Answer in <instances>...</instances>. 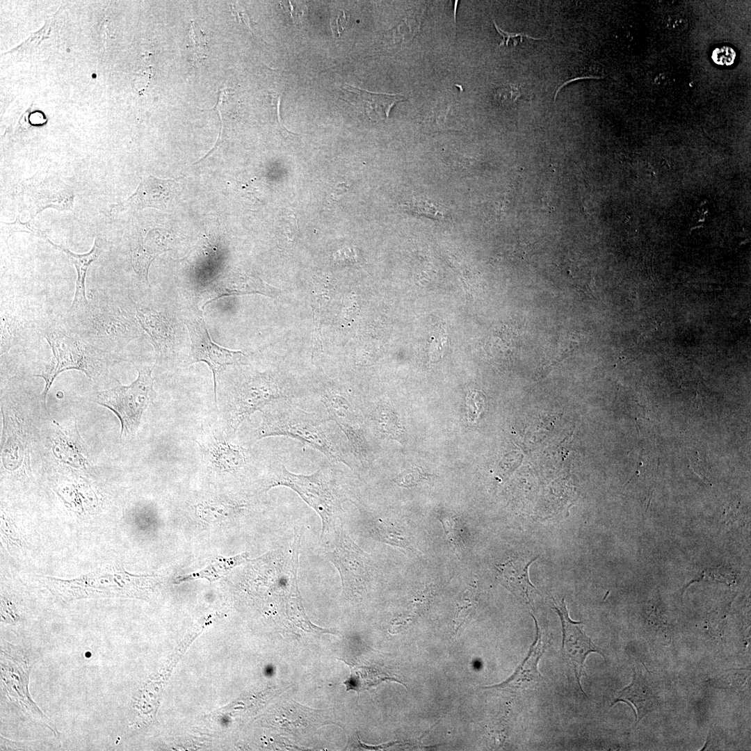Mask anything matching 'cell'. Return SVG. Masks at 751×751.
Returning <instances> with one entry per match:
<instances>
[{
	"mask_svg": "<svg viewBox=\"0 0 751 751\" xmlns=\"http://www.w3.org/2000/svg\"><path fill=\"white\" fill-rule=\"evenodd\" d=\"M31 322L22 309L15 303L3 302L1 306V354L15 345L25 343L31 331Z\"/></svg>",
	"mask_w": 751,
	"mask_h": 751,
	"instance_id": "cell-17",
	"label": "cell"
},
{
	"mask_svg": "<svg viewBox=\"0 0 751 751\" xmlns=\"http://www.w3.org/2000/svg\"><path fill=\"white\" fill-rule=\"evenodd\" d=\"M1 236L3 238L5 243L8 246V238L15 232H24L30 234H33L38 236H42V233L40 231L32 227L29 222L22 223L19 221L17 217L16 220L12 223H6L1 222Z\"/></svg>",
	"mask_w": 751,
	"mask_h": 751,
	"instance_id": "cell-33",
	"label": "cell"
},
{
	"mask_svg": "<svg viewBox=\"0 0 751 751\" xmlns=\"http://www.w3.org/2000/svg\"><path fill=\"white\" fill-rule=\"evenodd\" d=\"M291 396L273 374L259 373L249 377L227 397L224 409L225 431L230 436L234 435L255 412H261L270 403Z\"/></svg>",
	"mask_w": 751,
	"mask_h": 751,
	"instance_id": "cell-6",
	"label": "cell"
},
{
	"mask_svg": "<svg viewBox=\"0 0 751 751\" xmlns=\"http://www.w3.org/2000/svg\"><path fill=\"white\" fill-rule=\"evenodd\" d=\"M659 699L654 682L640 672L634 670L632 681L619 692L613 704L620 701L631 702L637 711V724L644 716L659 707Z\"/></svg>",
	"mask_w": 751,
	"mask_h": 751,
	"instance_id": "cell-16",
	"label": "cell"
},
{
	"mask_svg": "<svg viewBox=\"0 0 751 751\" xmlns=\"http://www.w3.org/2000/svg\"><path fill=\"white\" fill-rule=\"evenodd\" d=\"M277 486L287 487L319 515L322 522L321 538L326 535L337 523L347 500L344 487L330 465H322L309 475L289 471L281 463L269 466L266 490Z\"/></svg>",
	"mask_w": 751,
	"mask_h": 751,
	"instance_id": "cell-2",
	"label": "cell"
},
{
	"mask_svg": "<svg viewBox=\"0 0 751 751\" xmlns=\"http://www.w3.org/2000/svg\"><path fill=\"white\" fill-rule=\"evenodd\" d=\"M21 202L31 218L51 207L58 211H70L74 193L59 177L48 172L37 173L22 183Z\"/></svg>",
	"mask_w": 751,
	"mask_h": 751,
	"instance_id": "cell-10",
	"label": "cell"
},
{
	"mask_svg": "<svg viewBox=\"0 0 751 751\" xmlns=\"http://www.w3.org/2000/svg\"><path fill=\"white\" fill-rule=\"evenodd\" d=\"M173 185L172 180L148 176L143 179L136 192L124 204L136 209L146 207L163 209L172 196Z\"/></svg>",
	"mask_w": 751,
	"mask_h": 751,
	"instance_id": "cell-18",
	"label": "cell"
},
{
	"mask_svg": "<svg viewBox=\"0 0 751 751\" xmlns=\"http://www.w3.org/2000/svg\"><path fill=\"white\" fill-rule=\"evenodd\" d=\"M385 679L398 681L373 668L360 666L353 670L350 678L345 682V684L347 691L353 689L359 693L362 691L376 686Z\"/></svg>",
	"mask_w": 751,
	"mask_h": 751,
	"instance_id": "cell-29",
	"label": "cell"
},
{
	"mask_svg": "<svg viewBox=\"0 0 751 751\" xmlns=\"http://www.w3.org/2000/svg\"><path fill=\"white\" fill-rule=\"evenodd\" d=\"M341 89L345 101L376 122L387 119L392 107L405 99L401 94L371 92L347 83H344Z\"/></svg>",
	"mask_w": 751,
	"mask_h": 751,
	"instance_id": "cell-14",
	"label": "cell"
},
{
	"mask_svg": "<svg viewBox=\"0 0 751 751\" xmlns=\"http://www.w3.org/2000/svg\"><path fill=\"white\" fill-rule=\"evenodd\" d=\"M186 49L188 60L194 67H198L207 57L208 40L203 31L191 21L188 31Z\"/></svg>",
	"mask_w": 751,
	"mask_h": 751,
	"instance_id": "cell-30",
	"label": "cell"
},
{
	"mask_svg": "<svg viewBox=\"0 0 751 751\" xmlns=\"http://www.w3.org/2000/svg\"><path fill=\"white\" fill-rule=\"evenodd\" d=\"M137 370L138 378L130 385H123L116 380L112 388L96 393V403L111 410L118 418L120 441L129 439L137 433L144 411L156 396L152 376L153 368L137 367Z\"/></svg>",
	"mask_w": 751,
	"mask_h": 751,
	"instance_id": "cell-5",
	"label": "cell"
},
{
	"mask_svg": "<svg viewBox=\"0 0 751 751\" xmlns=\"http://www.w3.org/2000/svg\"><path fill=\"white\" fill-rule=\"evenodd\" d=\"M243 505L222 499H206L195 506L197 516L207 522L225 520L239 512Z\"/></svg>",
	"mask_w": 751,
	"mask_h": 751,
	"instance_id": "cell-25",
	"label": "cell"
},
{
	"mask_svg": "<svg viewBox=\"0 0 751 751\" xmlns=\"http://www.w3.org/2000/svg\"><path fill=\"white\" fill-rule=\"evenodd\" d=\"M217 300L223 296L259 293L270 297H275L279 290L263 282L261 280L246 275L232 274L216 282L213 287Z\"/></svg>",
	"mask_w": 751,
	"mask_h": 751,
	"instance_id": "cell-23",
	"label": "cell"
},
{
	"mask_svg": "<svg viewBox=\"0 0 751 751\" xmlns=\"http://www.w3.org/2000/svg\"><path fill=\"white\" fill-rule=\"evenodd\" d=\"M260 423L254 439L260 440L273 436L288 437L323 453L331 462H342L353 468L352 453L347 442L316 412L281 399L266 406L261 411Z\"/></svg>",
	"mask_w": 751,
	"mask_h": 751,
	"instance_id": "cell-1",
	"label": "cell"
},
{
	"mask_svg": "<svg viewBox=\"0 0 751 751\" xmlns=\"http://www.w3.org/2000/svg\"><path fill=\"white\" fill-rule=\"evenodd\" d=\"M673 19H674V20H673V24H677V23L678 22H681V24H682V23H683V24H686V21H685V20H684V19H682L681 17H675V18H674ZM675 27H676V29H684V28H685V26H681V24H679V25H675V26H673V28H675Z\"/></svg>",
	"mask_w": 751,
	"mask_h": 751,
	"instance_id": "cell-40",
	"label": "cell"
},
{
	"mask_svg": "<svg viewBox=\"0 0 751 751\" xmlns=\"http://www.w3.org/2000/svg\"><path fill=\"white\" fill-rule=\"evenodd\" d=\"M47 241L56 248L65 254L76 270L77 277L74 296L68 312L78 311L87 307L90 302L86 296V277L90 265L99 257L103 250V241L96 237L92 249L84 254L74 253L63 246L53 243L49 239Z\"/></svg>",
	"mask_w": 751,
	"mask_h": 751,
	"instance_id": "cell-19",
	"label": "cell"
},
{
	"mask_svg": "<svg viewBox=\"0 0 751 751\" xmlns=\"http://www.w3.org/2000/svg\"><path fill=\"white\" fill-rule=\"evenodd\" d=\"M320 541L324 543L326 556L339 571L343 594L349 597L356 595L366 581L367 554L354 542L341 523H337Z\"/></svg>",
	"mask_w": 751,
	"mask_h": 751,
	"instance_id": "cell-7",
	"label": "cell"
},
{
	"mask_svg": "<svg viewBox=\"0 0 751 751\" xmlns=\"http://www.w3.org/2000/svg\"><path fill=\"white\" fill-rule=\"evenodd\" d=\"M60 428L57 432L54 440L56 447L55 453L58 458L69 465L86 467L88 463L86 452L83 449V441L76 429V423H73L66 428L58 425Z\"/></svg>",
	"mask_w": 751,
	"mask_h": 751,
	"instance_id": "cell-24",
	"label": "cell"
},
{
	"mask_svg": "<svg viewBox=\"0 0 751 751\" xmlns=\"http://www.w3.org/2000/svg\"><path fill=\"white\" fill-rule=\"evenodd\" d=\"M347 188L348 186H346L344 183L339 184L333 191L332 197L334 199L337 198L339 195L344 194L346 191Z\"/></svg>",
	"mask_w": 751,
	"mask_h": 751,
	"instance_id": "cell-37",
	"label": "cell"
},
{
	"mask_svg": "<svg viewBox=\"0 0 751 751\" xmlns=\"http://www.w3.org/2000/svg\"><path fill=\"white\" fill-rule=\"evenodd\" d=\"M29 660L19 647L8 642L1 644V678L8 697L33 720L45 724L55 734L54 724L40 709L29 691Z\"/></svg>",
	"mask_w": 751,
	"mask_h": 751,
	"instance_id": "cell-8",
	"label": "cell"
},
{
	"mask_svg": "<svg viewBox=\"0 0 751 751\" xmlns=\"http://www.w3.org/2000/svg\"><path fill=\"white\" fill-rule=\"evenodd\" d=\"M44 336L54 355L41 373L35 375L42 378L45 382L42 392L45 405L48 391L54 379L61 372L77 369L90 379L97 380L106 371L109 365L119 360L113 353L103 351L61 329L46 330Z\"/></svg>",
	"mask_w": 751,
	"mask_h": 751,
	"instance_id": "cell-3",
	"label": "cell"
},
{
	"mask_svg": "<svg viewBox=\"0 0 751 751\" xmlns=\"http://www.w3.org/2000/svg\"><path fill=\"white\" fill-rule=\"evenodd\" d=\"M334 20H335V24H336L335 26L337 28V31H338V33L339 35L340 34L339 26H341L343 29H344L343 24L341 23V21L342 22L345 21V15H344V13L343 14L342 16H341V15H339V14H337V17L335 18Z\"/></svg>",
	"mask_w": 751,
	"mask_h": 751,
	"instance_id": "cell-38",
	"label": "cell"
},
{
	"mask_svg": "<svg viewBox=\"0 0 751 751\" xmlns=\"http://www.w3.org/2000/svg\"><path fill=\"white\" fill-rule=\"evenodd\" d=\"M190 337L191 362H202L211 369L213 379L215 407L217 405V376L227 366L244 364L247 355L240 350H232L214 343L207 330L202 313L193 309L184 316Z\"/></svg>",
	"mask_w": 751,
	"mask_h": 751,
	"instance_id": "cell-9",
	"label": "cell"
},
{
	"mask_svg": "<svg viewBox=\"0 0 751 751\" xmlns=\"http://www.w3.org/2000/svg\"><path fill=\"white\" fill-rule=\"evenodd\" d=\"M248 554L244 552L233 557H218L202 570L177 578V581H190L204 578L209 581L216 580L236 566L248 560Z\"/></svg>",
	"mask_w": 751,
	"mask_h": 751,
	"instance_id": "cell-26",
	"label": "cell"
},
{
	"mask_svg": "<svg viewBox=\"0 0 751 751\" xmlns=\"http://www.w3.org/2000/svg\"><path fill=\"white\" fill-rule=\"evenodd\" d=\"M536 557H515L496 565L501 583L517 597L529 604L536 588L528 577V567Z\"/></svg>",
	"mask_w": 751,
	"mask_h": 751,
	"instance_id": "cell-15",
	"label": "cell"
},
{
	"mask_svg": "<svg viewBox=\"0 0 751 751\" xmlns=\"http://www.w3.org/2000/svg\"><path fill=\"white\" fill-rule=\"evenodd\" d=\"M554 610L558 614L562 624L563 661L574 671L579 685L580 678L585 675L584 661L590 652H597L604 656L602 649L595 645L583 630L581 622L572 621L568 615L564 598L554 600Z\"/></svg>",
	"mask_w": 751,
	"mask_h": 751,
	"instance_id": "cell-13",
	"label": "cell"
},
{
	"mask_svg": "<svg viewBox=\"0 0 751 751\" xmlns=\"http://www.w3.org/2000/svg\"><path fill=\"white\" fill-rule=\"evenodd\" d=\"M321 400L328 414V419L335 422L346 436L352 454L361 461L367 460L369 446L350 398L338 389L325 387L321 392Z\"/></svg>",
	"mask_w": 751,
	"mask_h": 751,
	"instance_id": "cell-12",
	"label": "cell"
},
{
	"mask_svg": "<svg viewBox=\"0 0 751 751\" xmlns=\"http://www.w3.org/2000/svg\"><path fill=\"white\" fill-rule=\"evenodd\" d=\"M599 79V78H596V77H592V76H584V77H578V78H576V79H572V80L567 81V82H565V83L564 84H563V85H562V86H560V88H558V89L557 90H556V94H555V96H554V101H555V100H556V96H557V94H558V91H559V90H560V89H561V88H562L563 87V86H565V85H567V83H570V82H572V81H576V80H579V79Z\"/></svg>",
	"mask_w": 751,
	"mask_h": 751,
	"instance_id": "cell-39",
	"label": "cell"
},
{
	"mask_svg": "<svg viewBox=\"0 0 751 751\" xmlns=\"http://www.w3.org/2000/svg\"><path fill=\"white\" fill-rule=\"evenodd\" d=\"M483 394L476 391H469L466 398L467 417L469 421H474L481 414L484 404Z\"/></svg>",
	"mask_w": 751,
	"mask_h": 751,
	"instance_id": "cell-34",
	"label": "cell"
},
{
	"mask_svg": "<svg viewBox=\"0 0 751 751\" xmlns=\"http://www.w3.org/2000/svg\"><path fill=\"white\" fill-rule=\"evenodd\" d=\"M371 533L378 540L388 544L401 549H413L405 529L399 523L380 519L372 526Z\"/></svg>",
	"mask_w": 751,
	"mask_h": 751,
	"instance_id": "cell-27",
	"label": "cell"
},
{
	"mask_svg": "<svg viewBox=\"0 0 751 751\" xmlns=\"http://www.w3.org/2000/svg\"><path fill=\"white\" fill-rule=\"evenodd\" d=\"M136 318L154 346L156 362L163 359L172 341L170 323L161 312L136 307Z\"/></svg>",
	"mask_w": 751,
	"mask_h": 751,
	"instance_id": "cell-21",
	"label": "cell"
},
{
	"mask_svg": "<svg viewBox=\"0 0 751 751\" xmlns=\"http://www.w3.org/2000/svg\"><path fill=\"white\" fill-rule=\"evenodd\" d=\"M370 416L376 429L380 433L391 438L399 437L400 428L397 418L388 403L382 402L376 404Z\"/></svg>",
	"mask_w": 751,
	"mask_h": 751,
	"instance_id": "cell-28",
	"label": "cell"
},
{
	"mask_svg": "<svg viewBox=\"0 0 751 751\" xmlns=\"http://www.w3.org/2000/svg\"><path fill=\"white\" fill-rule=\"evenodd\" d=\"M67 314V323L74 335L107 353L120 349L140 333L134 318L113 305L90 303Z\"/></svg>",
	"mask_w": 751,
	"mask_h": 751,
	"instance_id": "cell-4",
	"label": "cell"
},
{
	"mask_svg": "<svg viewBox=\"0 0 751 751\" xmlns=\"http://www.w3.org/2000/svg\"><path fill=\"white\" fill-rule=\"evenodd\" d=\"M535 622L537 628L538 642L533 643L528 654L522 663L519 665L515 673L506 681L500 684L485 687V688H496L519 691L533 688L540 684L542 677L538 670V663L542 653V643L541 633L535 620Z\"/></svg>",
	"mask_w": 751,
	"mask_h": 751,
	"instance_id": "cell-20",
	"label": "cell"
},
{
	"mask_svg": "<svg viewBox=\"0 0 751 751\" xmlns=\"http://www.w3.org/2000/svg\"><path fill=\"white\" fill-rule=\"evenodd\" d=\"M405 209L414 213L433 219L446 218V213L439 205L421 199L413 200L405 204Z\"/></svg>",
	"mask_w": 751,
	"mask_h": 751,
	"instance_id": "cell-32",
	"label": "cell"
},
{
	"mask_svg": "<svg viewBox=\"0 0 751 751\" xmlns=\"http://www.w3.org/2000/svg\"><path fill=\"white\" fill-rule=\"evenodd\" d=\"M231 438L226 431L225 434L211 432L197 442L208 470L219 475H234L248 467L249 450Z\"/></svg>",
	"mask_w": 751,
	"mask_h": 751,
	"instance_id": "cell-11",
	"label": "cell"
},
{
	"mask_svg": "<svg viewBox=\"0 0 751 751\" xmlns=\"http://www.w3.org/2000/svg\"><path fill=\"white\" fill-rule=\"evenodd\" d=\"M421 15L419 10H408L403 20L391 30L393 35H396L394 39L398 40V43L410 41L417 34L421 25Z\"/></svg>",
	"mask_w": 751,
	"mask_h": 751,
	"instance_id": "cell-31",
	"label": "cell"
},
{
	"mask_svg": "<svg viewBox=\"0 0 751 751\" xmlns=\"http://www.w3.org/2000/svg\"><path fill=\"white\" fill-rule=\"evenodd\" d=\"M493 23H494V26L496 30L497 31L499 34L503 38V40L500 43L499 46H503L504 45H506V46H508L510 42H511L513 46H516V45H517L519 44V42H523L524 38L532 39V40H542V38H535L529 36V35H526V34H525L524 33H515L506 32V31L501 29L497 26L495 21H493Z\"/></svg>",
	"mask_w": 751,
	"mask_h": 751,
	"instance_id": "cell-36",
	"label": "cell"
},
{
	"mask_svg": "<svg viewBox=\"0 0 751 751\" xmlns=\"http://www.w3.org/2000/svg\"><path fill=\"white\" fill-rule=\"evenodd\" d=\"M427 477L428 475L420 468L414 467L400 474L395 479V482L400 486L410 487L416 485L419 481L427 478Z\"/></svg>",
	"mask_w": 751,
	"mask_h": 751,
	"instance_id": "cell-35",
	"label": "cell"
},
{
	"mask_svg": "<svg viewBox=\"0 0 751 751\" xmlns=\"http://www.w3.org/2000/svg\"><path fill=\"white\" fill-rule=\"evenodd\" d=\"M164 235L159 231H150L145 238L139 239L131 250V261L140 280L149 285L148 272L154 259L169 250Z\"/></svg>",
	"mask_w": 751,
	"mask_h": 751,
	"instance_id": "cell-22",
	"label": "cell"
}]
</instances>
